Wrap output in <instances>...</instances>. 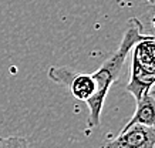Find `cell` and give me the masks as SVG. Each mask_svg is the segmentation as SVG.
Listing matches in <instances>:
<instances>
[{
  "label": "cell",
  "instance_id": "obj_6",
  "mask_svg": "<svg viewBox=\"0 0 155 148\" xmlns=\"http://www.w3.org/2000/svg\"><path fill=\"white\" fill-rule=\"evenodd\" d=\"M0 148H30V145L24 137L9 135V137H0Z\"/></svg>",
  "mask_w": 155,
  "mask_h": 148
},
{
  "label": "cell",
  "instance_id": "obj_2",
  "mask_svg": "<svg viewBox=\"0 0 155 148\" xmlns=\"http://www.w3.org/2000/svg\"><path fill=\"white\" fill-rule=\"evenodd\" d=\"M131 77L125 90L140 100L155 86V36H150L134 44Z\"/></svg>",
  "mask_w": 155,
  "mask_h": 148
},
{
  "label": "cell",
  "instance_id": "obj_5",
  "mask_svg": "<svg viewBox=\"0 0 155 148\" xmlns=\"http://www.w3.org/2000/svg\"><path fill=\"white\" fill-rule=\"evenodd\" d=\"M137 108L134 111L132 117L130 118L127 124L124 125L125 130L131 125L142 124L148 127H155V94L154 93H147L145 96H142L140 100H137Z\"/></svg>",
  "mask_w": 155,
  "mask_h": 148
},
{
  "label": "cell",
  "instance_id": "obj_4",
  "mask_svg": "<svg viewBox=\"0 0 155 148\" xmlns=\"http://www.w3.org/2000/svg\"><path fill=\"white\" fill-rule=\"evenodd\" d=\"M101 148H155V127L131 125L121 130L115 138L107 140Z\"/></svg>",
  "mask_w": 155,
  "mask_h": 148
},
{
  "label": "cell",
  "instance_id": "obj_8",
  "mask_svg": "<svg viewBox=\"0 0 155 148\" xmlns=\"http://www.w3.org/2000/svg\"><path fill=\"white\" fill-rule=\"evenodd\" d=\"M147 2H150V3H155V0H147Z\"/></svg>",
  "mask_w": 155,
  "mask_h": 148
},
{
  "label": "cell",
  "instance_id": "obj_7",
  "mask_svg": "<svg viewBox=\"0 0 155 148\" xmlns=\"http://www.w3.org/2000/svg\"><path fill=\"white\" fill-rule=\"evenodd\" d=\"M152 24H154V29H155V16H154V19H152Z\"/></svg>",
  "mask_w": 155,
  "mask_h": 148
},
{
  "label": "cell",
  "instance_id": "obj_3",
  "mask_svg": "<svg viewBox=\"0 0 155 148\" xmlns=\"http://www.w3.org/2000/svg\"><path fill=\"white\" fill-rule=\"evenodd\" d=\"M47 76L54 83L68 88L73 97L78 101H87L94 93V81L91 74L75 71L70 67H57L51 66L48 68Z\"/></svg>",
  "mask_w": 155,
  "mask_h": 148
},
{
  "label": "cell",
  "instance_id": "obj_1",
  "mask_svg": "<svg viewBox=\"0 0 155 148\" xmlns=\"http://www.w3.org/2000/svg\"><path fill=\"white\" fill-rule=\"evenodd\" d=\"M148 37H150L148 34H144V27H142L141 21L135 17H131L128 20L127 30L122 36V40L118 48L101 64V67L97 71L91 74V78L94 81V93L85 101V104L88 107L87 125L90 130L97 128L100 125L101 111H103L108 91L111 86L118 80V77L122 71L124 63L127 60V56L132 50L134 44Z\"/></svg>",
  "mask_w": 155,
  "mask_h": 148
}]
</instances>
